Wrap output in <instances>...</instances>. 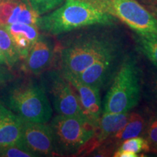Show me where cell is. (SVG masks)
<instances>
[{
	"instance_id": "5",
	"label": "cell",
	"mask_w": 157,
	"mask_h": 157,
	"mask_svg": "<svg viewBox=\"0 0 157 157\" xmlns=\"http://www.w3.org/2000/svg\"><path fill=\"white\" fill-rule=\"evenodd\" d=\"M57 155L81 154L93 137L97 127L84 118L74 116H56L49 124Z\"/></svg>"
},
{
	"instance_id": "21",
	"label": "cell",
	"mask_w": 157,
	"mask_h": 157,
	"mask_svg": "<svg viewBox=\"0 0 157 157\" xmlns=\"http://www.w3.org/2000/svg\"><path fill=\"white\" fill-rule=\"evenodd\" d=\"M0 157H34L19 142L0 148Z\"/></svg>"
},
{
	"instance_id": "19",
	"label": "cell",
	"mask_w": 157,
	"mask_h": 157,
	"mask_svg": "<svg viewBox=\"0 0 157 157\" xmlns=\"http://www.w3.org/2000/svg\"><path fill=\"white\" fill-rule=\"evenodd\" d=\"M118 151H127L140 154L143 152H148L151 150L148 140L143 137H135L122 141Z\"/></svg>"
},
{
	"instance_id": "6",
	"label": "cell",
	"mask_w": 157,
	"mask_h": 157,
	"mask_svg": "<svg viewBox=\"0 0 157 157\" xmlns=\"http://www.w3.org/2000/svg\"><path fill=\"white\" fill-rule=\"evenodd\" d=\"M39 76V82L58 114L88 119L75 90L64 77L60 70H47Z\"/></svg>"
},
{
	"instance_id": "14",
	"label": "cell",
	"mask_w": 157,
	"mask_h": 157,
	"mask_svg": "<svg viewBox=\"0 0 157 157\" xmlns=\"http://www.w3.org/2000/svg\"><path fill=\"white\" fill-rule=\"evenodd\" d=\"M21 130V118L0 101V148L18 143Z\"/></svg>"
},
{
	"instance_id": "10",
	"label": "cell",
	"mask_w": 157,
	"mask_h": 157,
	"mask_svg": "<svg viewBox=\"0 0 157 157\" xmlns=\"http://www.w3.org/2000/svg\"><path fill=\"white\" fill-rule=\"evenodd\" d=\"M55 56V44L52 39L40 34L25 59V68L33 75L39 76L48 70Z\"/></svg>"
},
{
	"instance_id": "17",
	"label": "cell",
	"mask_w": 157,
	"mask_h": 157,
	"mask_svg": "<svg viewBox=\"0 0 157 157\" xmlns=\"http://www.w3.org/2000/svg\"><path fill=\"white\" fill-rule=\"evenodd\" d=\"M0 48L7 61L10 69H13L18 63L21 58L15 48L10 35L4 25H0Z\"/></svg>"
},
{
	"instance_id": "2",
	"label": "cell",
	"mask_w": 157,
	"mask_h": 157,
	"mask_svg": "<svg viewBox=\"0 0 157 157\" xmlns=\"http://www.w3.org/2000/svg\"><path fill=\"white\" fill-rule=\"evenodd\" d=\"M118 21L99 0H65L56 9L40 15L36 26L45 34L59 36L93 25H116Z\"/></svg>"
},
{
	"instance_id": "4",
	"label": "cell",
	"mask_w": 157,
	"mask_h": 157,
	"mask_svg": "<svg viewBox=\"0 0 157 157\" xmlns=\"http://www.w3.org/2000/svg\"><path fill=\"white\" fill-rule=\"evenodd\" d=\"M142 73L133 53L126 54L104 98L103 113H128L140 102Z\"/></svg>"
},
{
	"instance_id": "23",
	"label": "cell",
	"mask_w": 157,
	"mask_h": 157,
	"mask_svg": "<svg viewBox=\"0 0 157 157\" xmlns=\"http://www.w3.org/2000/svg\"><path fill=\"white\" fill-rule=\"evenodd\" d=\"M145 131L146 135L145 138L148 140L151 148L154 151L157 149V116L149 120Z\"/></svg>"
},
{
	"instance_id": "16",
	"label": "cell",
	"mask_w": 157,
	"mask_h": 157,
	"mask_svg": "<svg viewBox=\"0 0 157 157\" xmlns=\"http://www.w3.org/2000/svg\"><path fill=\"white\" fill-rule=\"evenodd\" d=\"M145 126V119L142 116L135 112L129 113L127 123L119 132L113 135V137L119 142L131 137L140 136L144 131Z\"/></svg>"
},
{
	"instance_id": "9",
	"label": "cell",
	"mask_w": 157,
	"mask_h": 157,
	"mask_svg": "<svg viewBox=\"0 0 157 157\" xmlns=\"http://www.w3.org/2000/svg\"><path fill=\"white\" fill-rule=\"evenodd\" d=\"M19 143L33 156H51L56 154L50 125L37 123L21 118Z\"/></svg>"
},
{
	"instance_id": "15",
	"label": "cell",
	"mask_w": 157,
	"mask_h": 157,
	"mask_svg": "<svg viewBox=\"0 0 157 157\" xmlns=\"http://www.w3.org/2000/svg\"><path fill=\"white\" fill-rule=\"evenodd\" d=\"M40 15L31 7L29 0H17L7 25L14 23H21L36 25Z\"/></svg>"
},
{
	"instance_id": "18",
	"label": "cell",
	"mask_w": 157,
	"mask_h": 157,
	"mask_svg": "<svg viewBox=\"0 0 157 157\" xmlns=\"http://www.w3.org/2000/svg\"><path fill=\"white\" fill-rule=\"evenodd\" d=\"M137 48L157 67V34H139L135 33Z\"/></svg>"
},
{
	"instance_id": "22",
	"label": "cell",
	"mask_w": 157,
	"mask_h": 157,
	"mask_svg": "<svg viewBox=\"0 0 157 157\" xmlns=\"http://www.w3.org/2000/svg\"><path fill=\"white\" fill-rule=\"evenodd\" d=\"M17 3V0H0V25L7 24Z\"/></svg>"
},
{
	"instance_id": "12",
	"label": "cell",
	"mask_w": 157,
	"mask_h": 157,
	"mask_svg": "<svg viewBox=\"0 0 157 157\" xmlns=\"http://www.w3.org/2000/svg\"><path fill=\"white\" fill-rule=\"evenodd\" d=\"M129 113H103L93 137L90 139L84 151L90 152L99 147L108 137H113L128 120Z\"/></svg>"
},
{
	"instance_id": "29",
	"label": "cell",
	"mask_w": 157,
	"mask_h": 157,
	"mask_svg": "<svg viewBox=\"0 0 157 157\" xmlns=\"http://www.w3.org/2000/svg\"><path fill=\"white\" fill-rule=\"evenodd\" d=\"M151 1H156V2L157 0H151Z\"/></svg>"
},
{
	"instance_id": "20",
	"label": "cell",
	"mask_w": 157,
	"mask_h": 157,
	"mask_svg": "<svg viewBox=\"0 0 157 157\" xmlns=\"http://www.w3.org/2000/svg\"><path fill=\"white\" fill-rule=\"evenodd\" d=\"M32 8L39 15H43L56 9L65 0H29Z\"/></svg>"
},
{
	"instance_id": "26",
	"label": "cell",
	"mask_w": 157,
	"mask_h": 157,
	"mask_svg": "<svg viewBox=\"0 0 157 157\" xmlns=\"http://www.w3.org/2000/svg\"><path fill=\"white\" fill-rule=\"evenodd\" d=\"M115 157H137L139 156L138 154L135 153L127 151H118L117 150L113 154Z\"/></svg>"
},
{
	"instance_id": "1",
	"label": "cell",
	"mask_w": 157,
	"mask_h": 157,
	"mask_svg": "<svg viewBox=\"0 0 157 157\" xmlns=\"http://www.w3.org/2000/svg\"><path fill=\"white\" fill-rule=\"evenodd\" d=\"M114 25H97L74 35L60 48V71L76 76L98 58L122 45L113 34Z\"/></svg>"
},
{
	"instance_id": "7",
	"label": "cell",
	"mask_w": 157,
	"mask_h": 157,
	"mask_svg": "<svg viewBox=\"0 0 157 157\" xmlns=\"http://www.w3.org/2000/svg\"><path fill=\"white\" fill-rule=\"evenodd\" d=\"M99 1L105 10L136 34H157V18L135 0Z\"/></svg>"
},
{
	"instance_id": "28",
	"label": "cell",
	"mask_w": 157,
	"mask_h": 157,
	"mask_svg": "<svg viewBox=\"0 0 157 157\" xmlns=\"http://www.w3.org/2000/svg\"><path fill=\"white\" fill-rule=\"evenodd\" d=\"M154 152H156V153H157V149H156V151H154Z\"/></svg>"
},
{
	"instance_id": "24",
	"label": "cell",
	"mask_w": 157,
	"mask_h": 157,
	"mask_svg": "<svg viewBox=\"0 0 157 157\" xmlns=\"http://www.w3.org/2000/svg\"><path fill=\"white\" fill-rule=\"evenodd\" d=\"M148 97L151 103L157 109V74L153 76L148 84Z\"/></svg>"
},
{
	"instance_id": "3",
	"label": "cell",
	"mask_w": 157,
	"mask_h": 157,
	"mask_svg": "<svg viewBox=\"0 0 157 157\" xmlns=\"http://www.w3.org/2000/svg\"><path fill=\"white\" fill-rule=\"evenodd\" d=\"M0 101L25 120L48 123L52 107L40 82L30 77H15L0 85Z\"/></svg>"
},
{
	"instance_id": "11",
	"label": "cell",
	"mask_w": 157,
	"mask_h": 157,
	"mask_svg": "<svg viewBox=\"0 0 157 157\" xmlns=\"http://www.w3.org/2000/svg\"><path fill=\"white\" fill-rule=\"evenodd\" d=\"M63 76L75 90L84 114L92 123L98 127L102 112L100 95L101 90L98 87L80 82L75 76L65 75Z\"/></svg>"
},
{
	"instance_id": "25",
	"label": "cell",
	"mask_w": 157,
	"mask_h": 157,
	"mask_svg": "<svg viewBox=\"0 0 157 157\" xmlns=\"http://www.w3.org/2000/svg\"><path fill=\"white\" fill-rule=\"evenodd\" d=\"M15 77L11 69L6 66H0V85L10 81Z\"/></svg>"
},
{
	"instance_id": "8",
	"label": "cell",
	"mask_w": 157,
	"mask_h": 157,
	"mask_svg": "<svg viewBox=\"0 0 157 157\" xmlns=\"http://www.w3.org/2000/svg\"><path fill=\"white\" fill-rule=\"evenodd\" d=\"M126 54L121 45L98 58L75 77L80 82L98 87L100 90L103 89L111 84Z\"/></svg>"
},
{
	"instance_id": "27",
	"label": "cell",
	"mask_w": 157,
	"mask_h": 157,
	"mask_svg": "<svg viewBox=\"0 0 157 157\" xmlns=\"http://www.w3.org/2000/svg\"><path fill=\"white\" fill-rule=\"evenodd\" d=\"M0 66H6V67L8 68L7 64V61H6V59L4 56V54L2 51L1 48H0Z\"/></svg>"
},
{
	"instance_id": "13",
	"label": "cell",
	"mask_w": 157,
	"mask_h": 157,
	"mask_svg": "<svg viewBox=\"0 0 157 157\" xmlns=\"http://www.w3.org/2000/svg\"><path fill=\"white\" fill-rule=\"evenodd\" d=\"M10 35L21 60L27 58L40 33L36 25L21 23H14L4 25Z\"/></svg>"
}]
</instances>
